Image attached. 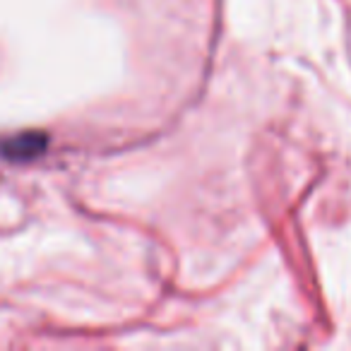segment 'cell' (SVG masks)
Listing matches in <instances>:
<instances>
[{
    "mask_svg": "<svg viewBox=\"0 0 351 351\" xmlns=\"http://www.w3.org/2000/svg\"><path fill=\"white\" fill-rule=\"evenodd\" d=\"M46 145V137L44 135H22V137H12L3 149H5L8 156L12 159H29V156L39 154Z\"/></svg>",
    "mask_w": 351,
    "mask_h": 351,
    "instance_id": "6da1fadb",
    "label": "cell"
}]
</instances>
